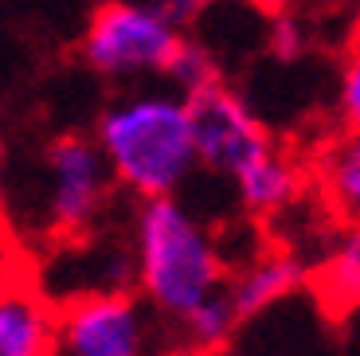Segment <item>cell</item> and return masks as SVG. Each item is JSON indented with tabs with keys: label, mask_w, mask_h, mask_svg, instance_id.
Wrapping results in <instances>:
<instances>
[{
	"label": "cell",
	"mask_w": 360,
	"mask_h": 356,
	"mask_svg": "<svg viewBox=\"0 0 360 356\" xmlns=\"http://www.w3.org/2000/svg\"><path fill=\"white\" fill-rule=\"evenodd\" d=\"M47 172V231L59 239H79L110 200L114 169L94 137H55L44 153Z\"/></svg>",
	"instance_id": "obj_4"
},
{
	"label": "cell",
	"mask_w": 360,
	"mask_h": 356,
	"mask_svg": "<svg viewBox=\"0 0 360 356\" xmlns=\"http://www.w3.org/2000/svg\"><path fill=\"white\" fill-rule=\"evenodd\" d=\"M309 282L317 286V298L333 313L360 310V223H345V231L325 250Z\"/></svg>",
	"instance_id": "obj_11"
},
{
	"label": "cell",
	"mask_w": 360,
	"mask_h": 356,
	"mask_svg": "<svg viewBox=\"0 0 360 356\" xmlns=\"http://www.w3.org/2000/svg\"><path fill=\"white\" fill-rule=\"evenodd\" d=\"M59 305L27 274L0 278V356H55Z\"/></svg>",
	"instance_id": "obj_7"
},
{
	"label": "cell",
	"mask_w": 360,
	"mask_h": 356,
	"mask_svg": "<svg viewBox=\"0 0 360 356\" xmlns=\"http://www.w3.org/2000/svg\"><path fill=\"white\" fill-rule=\"evenodd\" d=\"M165 82H169L172 90H180L184 98H192V94L216 87V82H224V79H219L216 55L207 51L204 44L184 36L176 47V55H172V63H169V71H165Z\"/></svg>",
	"instance_id": "obj_13"
},
{
	"label": "cell",
	"mask_w": 360,
	"mask_h": 356,
	"mask_svg": "<svg viewBox=\"0 0 360 356\" xmlns=\"http://www.w3.org/2000/svg\"><path fill=\"white\" fill-rule=\"evenodd\" d=\"M266 47H270L274 59L294 63L297 55L306 51V32H302V24H297L294 16H274V24H270V32H266Z\"/></svg>",
	"instance_id": "obj_15"
},
{
	"label": "cell",
	"mask_w": 360,
	"mask_h": 356,
	"mask_svg": "<svg viewBox=\"0 0 360 356\" xmlns=\"http://www.w3.org/2000/svg\"><path fill=\"white\" fill-rule=\"evenodd\" d=\"M4 172H8V149H4V137H0V188H4Z\"/></svg>",
	"instance_id": "obj_17"
},
{
	"label": "cell",
	"mask_w": 360,
	"mask_h": 356,
	"mask_svg": "<svg viewBox=\"0 0 360 356\" xmlns=\"http://www.w3.org/2000/svg\"><path fill=\"white\" fill-rule=\"evenodd\" d=\"M239 321H243V313L235 305L231 290L224 286V290H216L212 298H204L200 305H192V310L184 313V317H176L172 325L180 329V341H184V352L188 356H212L235 337Z\"/></svg>",
	"instance_id": "obj_12"
},
{
	"label": "cell",
	"mask_w": 360,
	"mask_h": 356,
	"mask_svg": "<svg viewBox=\"0 0 360 356\" xmlns=\"http://www.w3.org/2000/svg\"><path fill=\"white\" fill-rule=\"evenodd\" d=\"M157 4H161V12L176 27H192V24H196V16L204 12L207 0H157Z\"/></svg>",
	"instance_id": "obj_16"
},
{
	"label": "cell",
	"mask_w": 360,
	"mask_h": 356,
	"mask_svg": "<svg viewBox=\"0 0 360 356\" xmlns=\"http://www.w3.org/2000/svg\"><path fill=\"white\" fill-rule=\"evenodd\" d=\"M317 188L341 223H360V129H345L317 160Z\"/></svg>",
	"instance_id": "obj_9"
},
{
	"label": "cell",
	"mask_w": 360,
	"mask_h": 356,
	"mask_svg": "<svg viewBox=\"0 0 360 356\" xmlns=\"http://www.w3.org/2000/svg\"><path fill=\"white\" fill-rule=\"evenodd\" d=\"M129 247L137 258V290L153 313L176 321L227 286V262L219 243L192 208L176 196L141 200L134 215Z\"/></svg>",
	"instance_id": "obj_2"
},
{
	"label": "cell",
	"mask_w": 360,
	"mask_h": 356,
	"mask_svg": "<svg viewBox=\"0 0 360 356\" xmlns=\"http://www.w3.org/2000/svg\"><path fill=\"white\" fill-rule=\"evenodd\" d=\"M188 106H192L200 169L235 180L243 169H251L255 160L274 153V137L262 125V117L227 82H216V87L192 94Z\"/></svg>",
	"instance_id": "obj_6"
},
{
	"label": "cell",
	"mask_w": 360,
	"mask_h": 356,
	"mask_svg": "<svg viewBox=\"0 0 360 356\" xmlns=\"http://www.w3.org/2000/svg\"><path fill=\"white\" fill-rule=\"evenodd\" d=\"M184 27L161 12L157 0H106L82 32V63L110 82L165 79Z\"/></svg>",
	"instance_id": "obj_3"
},
{
	"label": "cell",
	"mask_w": 360,
	"mask_h": 356,
	"mask_svg": "<svg viewBox=\"0 0 360 356\" xmlns=\"http://www.w3.org/2000/svg\"><path fill=\"white\" fill-rule=\"evenodd\" d=\"M306 282H309L306 262H302L294 250L274 247V250L255 255L243 270H235L231 282H227V290H231L235 305H239V313H243V321H247V317L266 313L270 305L286 302V298L297 294Z\"/></svg>",
	"instance_id": "obj_8"
},
{
	"label": "cell",
	"mask_w": 360,
	"mask_h": 356,
	"mask_svg": "<svg viewBox=\"0 0 360 356\" xmlns=\"http://www.w3.org/2000/svg\"><path fill=\"white\" fill-rule=\"evenodd\" d=\"M114 180L137 200L176 196L196 172L200 153L192 106L172 87H134L102 106L94 122Z\"/></svg>",
	"instance_id": "obj_1"
},
{
	"label": "cell",
	"mask_w": 360,
	"mask_h": 356,
	"mask_svg": "<svg viewBox=\"0 0 360 356\" xmlns=\"http://www.w3.org/2000/svg\"><path fill=\"white\" fill-rule=\"evenodd\" d=\"M149 310L129 290H98L59 302L55 356H149Z\"/></svg>",
	"instance_id": "obj_5"
},
{
	"label": "cell",
	"mask_w": 360,
	"mask_h": 356,
	"mask_svg": "<svg viewBox=\"0 0 360 356\" xmlns=\"http://www.w3.org/2000/svg\"><path fill=\"white\" fill-rule=\"evenodd\" d=\"M337 114L345 129H360V47L341 63L337 75Z\"/></svg>",
	"instance_id": "obj_14"
},
{
	"label": "cell",
	"mask_w": 360,
	"mask_h": 356,
	"mask_svg": "<svg viewBox=\"0 0 360 356\" xmlns=\"http://www.w3.org/2000/svg\"><path fill=\"white\" fill-rule=\"evenodd\" d=\"M231 184H235L239 204L251 215H262V220H266V215L286 212L297 200V192H302V172L294 169V160H286L274 149L270 157H262V160H255L251 169H243Z\"/></svg>",
	"instance_id": "obj_10"
}]
</instances>
